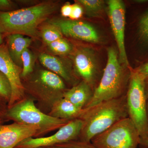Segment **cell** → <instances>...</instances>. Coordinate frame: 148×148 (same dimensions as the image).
Instances as JSON below:
<instances>
[{"label": "cell", "mask_w": 148, "mask_h": 148, "mask_svg": "<svg viewBox=\"0 0 148 148\" xmlns=\"http://www.w3.org/2000/svg\"><path fill=\"white\" fill-rule=\"evenodd\" d=\"M55 147L61 148H98L92 144L91 142H85L80 140L71 141Z\"/></svg>", "instance_id": "obj_24"}, {"label": "cell", "mask_w": 148, "mask_h": 148, "mask_svg": "<svg viewBox=\"0 0 148 148\" xmlns=\"http://www.w3.org/2000/svg\"><path fill=\"white\" fill-rule=\"evenodd\" d=\"M10 83L7 78L0 71V97L8 104L11 97Z\"/></svg>", "instance_id": "obj_23"}, {"label": "cell", "mask_w": 148, "mask_h": 148, "mask_svg": "<svg viewBox=\"0 0 148 148\" xmlns=\"http://www.w3.org/2000/svg\"><path fill=\"white\" fill-rule=\"evenodd\" d=\"M47 46L51 54L62 57L70 55L74 50L71 44L64 38L51 43Z\"/></svg>", "instance_id": "obj_20"}, {"label": "cell", "mask_w": 148, "mask_h": 148, "mask_svg": "<svg viewBox=\"0 0 148 148\" xmlns=\"http://www.w3.org/2000/svg\"><path fill=\"white\" fill-rule=\"evenodd\" d=\"M83 8L86 13L90 17H97L101 15L105 5V2L102 0H77Z\"/></svg>", "instance_id": "obj_21"}, {"label": "cell", "mask_w": 148, "mask_h": 148, "mask_svg": "<svg viewBox=\"0 0 148 148\" xmlns=\"http://www.w3.org/2000/svg\"><path fill=\"white\" fill-rule=\"evenodd\" d=\"M5 36L0 31V45L3 43Z\"/></svg>", "instance_id": "obj_31"}, {"label": "cell", "mask_w": 148, "mask_h": 148, "mask_svg": "<svg viewBox=\"0 0 148 148\" xmlns=\"http://www.w3.org/2000/svg\"><path fill=\"white\" fill-rule=\"evenodd\" d=\"M127 117L126 95L83 109L79 119L83 124L78 140L90 142L95 136Z\"/></svg>", "instance_id": "obj_2"}, {"label": "cell", "mask_w": 148, "mask_h": 148, "mask_svg": "<svg viewBox=\"0 0 148 148\" xmlns=\"http://www.w3.org/2000/svg\"><path fill=\"white\" fill-rule=\"evenodd\" d=\"M39 129L35 125L13 122L0 124V148H14L27 138H38Z\"/></svg>", "instance_id": "obj_13"}, {"label": "cell", "mask_w": 148, "mask_h": 148, "mask_svg": "<svg viewBox=\"0 0 148 148\" xmlns=\"http://www.w3.org/2000/svg\"><path fill=\"white\" fill-rule=\"evenodd\" d=\"M82 111L83 109L63 98L53 105L48 114L56 118L70 121L79 119Z\"/></svg>", "instance_id": "obj_18"}, {"label": "cell", "mask_w": 148, "mask_h": 148, "mask_svg": "<svg viewBox=\"0 0 148 148\" xmlns=\"http://www.w3.org/2000/svg\"><path fill=\"white\" fill-rule=\"evenodd\" d=\"M140 138L136 126L127 117L95 136L90 142L98 148H137Z\"/></svg>", "instance_id": "obj_7"}, {"label": "cell", "mask_w": 148, "mask_h": 148, "mask_svg": "<svg viewBox=\"0 0 148 148\" xmlns=\"http://www.w3.org/2000/svg\"><path fill=\"white\" fill-rule=\"evenodd\" d=\"M60 28L56 24L49 21L40 29V36L46 45L63 38Z\"/></svg>", "instance_id": "obj_19"}, {"label": "cell", "mask_w": 148, "mask_h": 148, "mask_svg": "<svg viewBox=\"0 0 148 148\" xmlns=\"http://www.w3.org/2000/svg\"><path fill=\"white\" fill-rule=\"evenodd\" d=\"M84 8L82 6L78 3L72 5V10L69 18L71 20H78L81 18L84 13Z\"/></svg>", "instance_id": "obj_26"}, {"label": "cell", "mask_w": 148, "mask_h": 148, "mask_svg": "<svg viewBox=\"0 0 148 148\" xmlns=\"http://www.w3.org/2000/svg\"><path fill=\"white\" fill-rule=\"evenodd\" d=\"M36 148H61L60 147H55V146H53V147H38Z\"/></svg>", "instance_id": "obj_32"}, {"label": "cell", "mask_w": 148, "mask_h": 148, "mask_svg": "<svg viewBox=\"0 0 148 148\" xmlns=\"http://www.w3.org/2000/svg\"><path fill=\"white\" fill-rule=\"evenodd\" d=\"M70 55L77 75L87 83L94 91L98 85L99 74L93 51L89 47L79 46L74 49Z\"/></svg>", "instance_id": "obj_9"}, {"label": "cell", "mask_w": 148, "mask_h": 148, "mask_svg": "<svg viewBox=\"0 0 148 148\" xmlns=\"http://www.w3.org/2000/svg\"><path fill=\"white\" fill-rule=\"evenodd\" d=\"M136 69L142 74L144 77V83H145V92L146 98L148 100V61L146 62L138 67Z\"/></svg>", "instance_id": "obj_25"}, {"label": "cell", "mask_w": 148, "mask_h": 148, "mask_svg": "<svg viewBox=\"0 0 148 148\" xmlns=\"http://www.w3.org/2000/svg\"><path fill=\"white\" fill-rule=\"evenodd\" d=\"M139 146L140 148H148V138H140Z\"/></svg>", "instance_id": "obj_30"}, {"label": "cell", "mask_w": 148, "mask_h": 148, "mask_svg": "<svg viewBox=\"0 0 148 148\" xmlns=\"http://www.w3.org/2000/svg\"><path fill=\"white\" fill-rule=\"evenodd\" d=\"M22 69L17 66L11 58L5 43L0 45V71L10 83L12 94L8 107L24 99L26 95L21 75Z\"/></svg>", "instance_id": "obj_11"}, {"label": "cell", "mask_w": 148, "mask_h": 148, "mask_svg": "<svg viewBox=\"0 0 148 148\" xmlns=\"http://www.w3.org/2000/svg\"><path fill=\"white\" fill-rule=\"evenodd\" d=\"M83 122L79 119L69 121L58 129L55 134L47 137L30 138L23 140L15 148H36L53 147L78 140L82 129Z\"/></svg>", "instance_id": "obj_8"}, {"label": "cell", "mask_w": 148, "mask_h": 148, "mask_svg": "<svg viewBox=\"0 0 148 148\" xmlns=\"http://www.w3.org/2000/svg\"><path fill=\"white\" fill-rule=\"evenodd\" d=\"M108 5L111 27L118 48L120 63L127 69H131L125 44V10L124 3L121 0H110L108 1Z\"/></svg>", "instance_id": "obj_10"}, {"label": "cell", "mask_w": 148, "mask_h": 148, "mask_svg": "<svg viewBox=\"0 0 148 148\" xmlns=\"http://www.w3.org/2000/svg\"><path fill=\"white\" fill-rule=\"evenodd\" d=\"M58 3L45 1L10 11H0V31L5 35L20 34L36 38L39 25L55 13Z\"/></svg>", "instance_id": "obj_1"}, {"label": "cell", "mask_w": 148, "mask_h": 148, "mask_svg": "<svg viewBox=\"0 0 148 148\" xmlns=\"http://www.w3.org/2000/svg\"><path fill=\"white\" fill-rule=\"evenodd\" d=\"M22 71L21 75V80L29 76L34 71L35 56L29 48L25 49L21 55Z\"/></svg>", "instance_id": "obj_22"}, {"label": "cell", "mask_w": 148, "mask_h": 148, "mask_svg": "<svg viewBox=\"0 0 148 148\" xmlns=\"http://www.w3.org/2000/svg\"><path fill=\"white\" fill-rule=\"evenodd\" d=\"M8 107V103L0 97V120L6 121L5 116Z\"/></svg>", "instance_id": "obj_29"}, {"label": "cell", "mask_w": 148, "mask_h": 148, "mask_svg": "<svg viewBox=\"0 0 148 148\" xmlns=\"http://www.w3.org/2000/svg\"><path fill=\"white\" fill-rule=\"evenodd\" d=\"M147 119L148 121V100H147Z\"/></svg>", "instance_id": "obj_33"}, {"label": "cell", "mask_w": 148, "mask_h": 148, "mask_svg": "<svg viewBox=\"0 0 148 148\" xmlns=\"http://www.w3.org/2000/svg\"><path fill=\"white\" fill-rule=\"evenodd\" d=\"M6 45L11 58L17 66L22 69L21 55L29 48L32 42V38L20 34H10L5 37Z\"/></svg>", "instance_id": "obj_17"}, {"label": "cell", "mask_w": 148, "mask_h": 148, "mask_svg": "<svg viewBox=\"0 0 148 148\" xmlns=\"http://www.w3.org/2000/svg\"><path fill=\"white\" fill-rule=\"evenodd\" d=\"M50 21L59 27L63 35L66 37L95 43L101 40L97 30L87 22L63 18H55Z\"/></svg>", "instance_id": "obj_12"}, {"label": "cell", "mask_w": 148, "mask_h": 148, "mask_svg": "<svg viewBox=\"0 0 148 148\" xmlns=\"http://www.w3.org/2000/svg\"><path fill=\"white\" fill-rule=\"evenodd\" d=\"M16 5L10 0H0V11L7 12L15 10Z\"/></svg>", "instance_id": "obj_27"}, {"label": "cell", "mask_w": 148, "mask_h": 148, "mask_svg": "<svg viewBox=\"0 0 148 148\" xmlns=\"http://www.w3.org/2000/svg\"><path fill=\"white\" fill-rule=\"evenodd\" d=\"M121 64L116 49L109 48L107 65L100 82L94 90L92 99L84 109L103 101L116 99L126 95L130 70L125 71Z\"/></svg>", "instance_id": "obj_4"}, {"label": "cell", "mask_w": 148, "mask_h": 148, "mask_svg": "<svg viewBox=\"0 0 148 148\" xmlns=\"http://www.w3.org/2000/svg\"><path fill=\"white\" fill-rule=\"evenodd\" d=\"M5 119V121L11 120L37 126L39 129L38 138L59 129L69 121L56 118L43 112L37 108L34 99L27 95L8 108Z\"/></svg>", "instance_id": "obj_5"}, {"label": "cell", "mask_w": 148, "mask_h": 148, "mask_svg": "<svg viewBox=\"0 0 148 148\" xmlns=\"http://www.w3.org/2000/svg\"><path fill=\"white\" fill-rule=\"evenodd\" d=\"M135 37L139 49V66L148 61V4L137 16Z\"/></svg>", "instance_id": "obj_15"}, {"label": "cell", "mask_w": 148, "mask_h": 148, "mask_svg": "<svg viewBox=\"0 0 148 148\" xmlns=\"http://www.w3.org/2000/svg\"><path fill=\"white\" fill-rule=\"evenodd\" d=\"M94 90L87 83L81 80L78 84L68 88L63 98L81 109L86 108L93 97Z\"/></svg>", "instance_id": "obj_16"}, {"label": "cell", "mask_w": 148, "mask_h": 148, "mask_svg": "<svg viewBox=\"0 0 148 148\" xmlns=\"http://www.w3.org/2000/svg\"><path fill=\"white\" fill-rule=\"evenodd\" d=\"M72 10V5L69 2L66 3L61 8V15L64 17H69L71 16Z\"/></svg>", "instance_id": "obj_28"}, {"label": "cell", "mask_w": 148, "mask_h": 148, "mask_svg": "<svg viewBox=\"0 0 148 148\" xmlns=\"http://www.w3.org/2000/svg\"><path fill=\"white\" fill-rule=\"evenodd\" d=\"M38 58L47 70L58 75L72 87L81 81L75 73L73 65L64 57L42 52L39 54Z\"/></svg>", "instance_id": "obj_14"}, {"label": "cell", "mask_w": 148, "mask_h": 148, "mask_svg": "<svg viewBox=\"0 0 148 148\" xmlns=\"http://www.w3.org/2000/svg\"><path fill=\"white\" fill-rule=\"evenodd\" d=\"M23 79L25 94L36 101L37 108L46 114H48L53 105L63 98L68 89L64 80L47 69L34 70Z\"/></svg>", "instance_id": "obj_3"}, {"label": "cell", "mask_w": 148, "mask_h": 148, "mask_svg": "<svg viewBox=\"0 0 148 148\" xmlns=\"http://www.w3.org/2000/svg\"><path fill=\"white\" fill-rule=\"evenodd\" d=\"M128 117L138 129L140 137L148 138L147 100L143 76L136 68L130 70L126 94Z\"/></svg>", "instance_id": "obj_6"}, {"label": "cell", "mask_w": 148, "mask_h": 148, "mask_svg": "<svg viewBox=\"0 0 148 148\" xmlns=\"http://www.w3.org/2000/svg\"><path fill=\"white\" fill-rule=\"evenodd\" d=\"M4 121H2V120H0V124H2V123H3L4 122Z\"/></svg>", "instance_id": "obj_34"}]
</instances>
